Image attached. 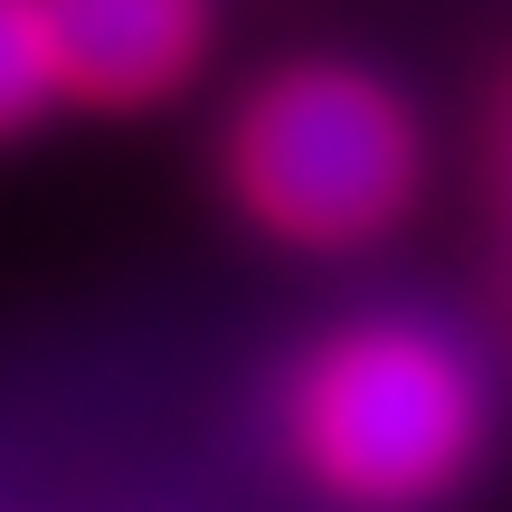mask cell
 <instances>
[{
	"instance_id": "3957f363",
	"label": "cell",
	"mask_w": 512,
	"mask_h": 512,
	"mask_svg": "<svg viewBox=\"0 0 512 512\" xmlns=\"http://www.w3.org/2000/svg\"><path fill=\"white\" fill-rule=\"evenodd\" d=\"M67 114H152L209 67L219 0H38Z\"/></svg>"
},
{
	"instance_id": "6da1fadb",
	"label": "cell",
	"mask_w": 512,
	"mask_h": 512,
	"mask_svg": "<svg viewBox=\"0 0 512 512\" xmlns=\"http://www.w3.org/2000/svg\"><path fill=\"white\" fill-rule=\"evenodd\" d=\"M275 437L332 512H446L494 446V380L437 313H342L294 351Z\"/></svg>"
},
{
	"instance_id": "277c9868",
	"label": "cell",
	"mask_w": 512,
	"mask_h": 512,
	"mask_svg": "<svg viewBox=\"0 0 512 512\" xmlns=\"http://www.w3.org/2000/svg\"><path fill=\"white\" fill-rule=\"evenodd\" d=\"M48 114H67V86H57V48L38 0H0V152L29 143Z\"/></svg>"
},
{
	"instance_id": "5b68a950",
	"label": "cell",
	"mask_w": 512,
	"mask_h": 512,
	"mask_svg": "<svg viewBox=\"0 0 512 512\" xmlns=\"http://www.w3.org/2000/svg\"><path fill=\"white\" fill-rule=\"evenodd\" d=\"M484 209H494V294L512 313V76L484 114Z\"/></svg>"
},
{
	"instance_id": "7a4b0ae2",
	"label": "cell",
	"mask_w": 512,
	"mask_h": 512,
	"mask_svg": "<svg viewBox=\"0 0 512 512\" xmlns=\"http://www.w3.org/2000/svg\"><path fill=\"white\" fill-rule=\"evenodd\" d=\"M209 171L247 238L361 256L427 200V124L361 57H285L219 114Z\"/></svg>"
}]
</instances>
